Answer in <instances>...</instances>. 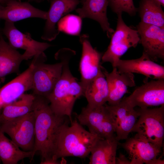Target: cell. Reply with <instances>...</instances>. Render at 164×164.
Returning <instances> with one entry per match:
<instances>
[{"mask_svg": "<svg viewBox=\"0 0 164 164\" xmlns=\"http://www.w3.org/2000/svg\"><path fill=\"white\" fill-rule=\"evenodd\" d=\"M34 95L32 111L35 117V142L32 159L39 152L42 161L53 155L59 129L68 120L67 117L58 116L53 112L46 97Z\"/></svg>", "mask_w": 164, "mask_h": 164, "instance_id": "6da1fadb", "label": "cell"}, {"mask_svg": "<svg viewBox=\"0 0 164 164\" xmlns=\"http://www.w3.org/2000/svg\"><path fill=\"white\" fill-rule=\"evenodd\" d=\"M75 54L73 50L64 49L55 54V59L63 63L62 72L53 90L46 98L52 111L56 115L66 116L71 122L72 113L74 103L77 99L84 96L83 89L77 79L71 73L69 63Z\"/></svg>", "mask_w": 164, "mask_h": 164, "instance_id": "7a4b0ae2", "label": "cell"}, {"mask_svg": "<svg viewBox=\"0 0 164 164\" xmlns=\"http://www.w3.org/2000/svg\"><path fill=\"white\" fill-rule=\"evenodd\" d=\"M68 121L59 129L53 156L57 159L67 156L85 158L100 137L85 130L76 120L73 121L70 126Z\"/></svg>", "mask_w": 164, "mask_h": 164, "instance_id": "3957f363", "label": "cell"}, {"mask_svg": "<svg viewBox=\"0 0 164 164\" xmlns=\"http://www.w3.org/2000/svg\"><path fill=\"white\" fill-rule=\"evenodd\" d=\"M139 117L132 132L135 137L149 142L160 149L164 137V105L153 108H140Z\"/></svg>", "mask_w": 164, "mask_h": 164, "instance_id": "277c9868", "label": "cell"}, {"mask_svg": "<svg viewBox=\"0 0 164 164\" xmlns=\"http://www.w3.org/2000/svg\"><path fill=\"white\" fill-rule=\"evenodd\" d=\"M122 13L117 14L116 29L111 35L110 43L103 54V63H111L113 68L116 67L118 61L131 47H135L140 43V38L137 29L128 26L124 21Z\"/></svg>", "mask_w": 164, "mask_h": 164, "instance_id": "5b68a950", "label": "cell"}, {"mask_svg": "<svg viewBox=\"0 0 164 164\" xmlns=\"http://www.w3.org/2000/svg\"><path fill=\"white\" fill-rule=\"evenodd\" d=\"M47 57L44 53L33 57L31 62L33 66L32 71V87L34 95L46 98L53 90L62 72V62L53 64L45 63Z\"/></svg>", "mask_w": 164, "mask_h": 164, "instance_id": "8992f818", "label": "cell"}, {"mask_svg": "<svg viewBox=\"0 0 164 164\" xmlns=\"http://www.w3.org/2000/svg\"><path fill=\"white\" fill-rule=\"evenodd\" d=\"M35 117L32 111L0 124V131L8 135L20 148L32 151L35 142Z\"/></svg>", "mask_w": 164, "mask_h": 164, "instance_id": "52a82bcc", "label": "cell"}, {"mask_svg": "<svg viewBox=\"0 0 164 164\" xmlns=\"http://www.w3.org/2000/svg\"><path fill=\"white\" fill-rule=\"evenodd\" d=\"M76 117L81 125L87 126L89 132L99 137L110 138L115 137L113 121L105 104L96 108L87 106L83 108Z\"/></svg>", "mask_w": 164, "mask_h": 164, "instance_id": "ba28073f", "label": "cell"}, {"mask_svg": "<svg viewBox=\"0 0 164 164\" xmlns=\"http://www.w3.org/2000/svg\"><path fill=\"white\" fill-rule=\"evenodd\" d=\"M123 101L132 107L140 108L164 105V79L145 82Z\"/></svg>", "mask_w": 164, "mask_h": 164, "instance_id": "9c48e42d", "label": "cell"}, {"mask_svg": "<svg viewBox=\"0 0 164 164\" xmlns=\"http://www.w3.org/2000/svg\"><path fill=\"white\" fill-rule=\"evenodd\" d=\"M2 32L12 47L16 50L20 49L25 50L23 54L26 60L44 53L53 46L47 43L35 40L29 32H21L15 26L14 22L5 21Z\"/></svg>", "mask_w": 164, "mask_h": 164, "instance_id": "30bf717a", "label": "cell"}, {"mask_svg": "<svg viewBox=\"0 0 164 164\" xmlns=\"http://www.w3.org/2000/svg\"><path fill=\"white\" fill-rule=\"evenodd\" d=\"M80 41L82 46L79 64L81 75L80 83L84 92L88 84L101 70L100 61L103 54L92 47L89 40V36L87 34L80 36Z\"/></svg>", "mask_w": 164, "mask_h": 164, "instance_id": "8fae6325", "label": "cell"}, {"mask_svg": "<svg viewBox=\"0 0 164 164\" xmlns=\"http://www.w3.org/2000/svg\"><path fill=\"white\" fill-rule=\"evenodd\" d=\"M143 53L152 61L164 59V27L141 22L136 26Z\"/></svg>", "mask_w": 164, "mask_h": 164, "instance_id": "7c38bea8", "label": "cell"}, {"mask_svg": "<svg viewBox=\"0 0 164 164\" xmlns=\"http://www.w3.org/2000/svg\"><path fill=\"white\" fill-rule=\"evenodd\" d=\"M129 157L131 164H164V160L157 157L161 151L153 144L136 138H128L120 144Z\"/></svg>", "mask_w": 164, "mask_h": 164, "instance_id": "4fadbf2b", "label": "cell"}, {"mask_svg": "<svg viewBox=\"0 0 164 164\" xmlns=\"http://www.w3.org/2000/svg\"><path fill=\"white\" fill-rule=\"evenodd\" d=\"M105 105L110 113L118 142L126 140L136 123L140 113L122 100L114 106Z\"/></svg>", "mask_w": 164, "mask_h": 164, "instance_id": "5bb4252c", "label": "cell"}, {"mask_svg": "<svg viewBox=\"0 0 164 164\" xmlns=\"http://www.w3.org/2000/svg\"><path fill=\"white\" fill-rule=\"evenodd\" d=\"M50 6L41 39L51 41L60 32L57 27L58 22L63 16L77 9L80 0H50Z\"/></svg>", "mask_w": 164, "mask_h": 164, "instance_id": "9a60e30c", "label": "cell"}, {"mask_svg": "<svg viewBox=\"0 0 164 164\" xmlns=\"http://www.w3.org/2000/svg\"><path fill=\"white\" fill-rule=\"evenodd\" d=\"M116 68L120 73L141 74L153 79H164V67L152 60L145 54L135 59L122 60L118 62Z\"/></svg>", "mask_w": 164, "mask_h": 164, "instance_id": "2e32d148", "label": "cell"}, {"mask_svg": "<svg viewBox=\"0 0 164 164\" xmlns=\"http://www.w3.org/2000/svg\"><path fill=\"white\" fill-rule=\"evenodd\" d=\"M101 68L108 86V105H116L120 102L127 92L128 87L135 86L134 76L131 73H120L116 67L113 68L112 71L110 73L102 66Z\"/></svg>", "mask_w": 164, "mask_h": 164, "instance_id": "e0dca14e", "label": "cell"}, {"mask_svg": "<svg viewBox=\"0 0 164 164\" xmlns=\"http://www.w3.org/2000/svg\"><path fill=\"white\" fill-rule=\"evenodd\" d=\"M33 66L31 63L27 69L0 88V109L32 90Z\"/></svg>", "mask_w": 164, "mask_h": 164, "instance_id": "ac0fdd59", "label": "cell"}, {"mask_svg": "<svg viewBox=\"0 0 164 164\" xmlns=\"http://www.w3.org/2000/svg\"><path fill=\"white\" fill-rule=\"evenodd\" d=\"M1 19L14 22L25 19L36 18L46 20L47 12L36 8L29 2L10 0L4 6L0 13Z\"/></svg>", "mask_w": 164, "mask_h": 164, "instance_id": "d6986e66", "label": "cell"}, {"mask_svg": "<svg viewBox=\"0 0 164 164\" xmlns=\"http://www.w3.org/2000/svg\"><path fill=\"white\" fill-rule=\"evenodd\" d=\"M82 6L75 9L82 19L87 18L97 22L108 38L114 31L111 28L107 16L108 0H85Z\"/></svg>", "mask_w": 164, "mask_h": 164, "instance_id": "ffe728a7", "label": "cell"}, {"mask_svg": "<svg viewBox=\"0 0 164 164\" xmlns=\"http://www.w3.org/2000/svg\"><path fill=\"white\" fill-rule=\"evenodd\" d=\"M26 60L23 54L12 47L1 36L0 37V80L13 73H19L22 62Z\"/></svg>", "mask_w": 164, "mask_h": 164, "instance_id": "44dd1931", "label": "cell"}, {"mask_svg": "<svg viewBox=\"0 0 164 164\" xmlns=\"http://www.w3.org/2000/svg\"><path fill=\"white\" fill-rule=\"evenodd\" d=\"M118 141L115 137L99 138L90 152V164H115Z\"/></svg>", "mask_w": 164, "mask_h": 164, "instance_id": "7402d4cb", "label": "cell"}, {"mask_svg": "<svg viewBox=\"0 0 164 164\" xmlns=\"http://www.w3.org/2000/svg\"><path fill=\"white\" fill-rule=\"evenodd\" d=\"M108 95L107 82L101 70L88 84L84 90V96L87 101V106L96 108L104 105L107 102Z\"/></svg>", "mask_w": 164, "mask_h": 164, "instance_id": "603a6c76", "label": "cell"}, {"mask_svg": "<svg viewBox=\"0 0 164 164\" xmlns=\"http://www.w3.org/2000/svg\"><path fill=\"white\" fill-rule=\"evenodd\" d=\"M34 98L32 94L24 93L16 100L4 106L0 113V124L32 111Z\"/></svg>", "mask_w": 164, "mask_h": 164, "instance_id": "cb8c5ba5", "label": "cell"}, {"mask_svg": "<svg viewBox=\"0 0 164 164\" xmlns=\"http://www.w3.org/2000/svg\"><path fill=\"white\" fill-rule=\"evenodd\" d=\"M32 151L21 150L0 131V159L4 164H17L26 158L32 159Z\"/></svg>", "mask_w": 164, "mask_h": 164, "instance_id": "d4e9b609", "label": "cell"}, {"mask_svg": "<svg viewBox=\"0 0 164 164\" xmlns=\"http://www.w3.org/2000/svg\"><path fill=\"white\" fill-rule=\"evenodd\" d=\"M137 12L141 22L164 27V12L153 0H141Z\"/></svg>", "mask_w": 164, "mask_h": 164, "instance_id": "484cf974", "label": "cell"}, {"mask_svg": "<svg viewBox=\"0 0 164 164\" xmlns=\"http://www.w3.org/2000/svg\"><path fill=\"white\" fill-rule=\"evenodd\" d=\"M82 19L79 16L67 14L62 17L58 22V31L73 36L80 35L82 24Z\"/></svg>", "mask_w": 164, "mask_h": 164, "instance_id": "4316f807", "label": "cell"}, {"mask_svg": "<svg viewBox=\"0 0 164 164\" xmlns=\"http://www.w3.org/2000/svg\"><path fill=\"white\" fill-rule=\"evenodd\" d=\"M108 6L117 14L126 12L130 16L135 15L137 8L135 6L133 0H108Z\"/></svg>", "mask_w": 164, "mask_h": 164, "instance_id": "83f0119b", "label": "cell"}, {"mask_svg": "<svg viewBox=\"0 0 164 164\" xmlns=\"http://www.w3.org/2000/svg\"><path fill=\"white\" fill-rule=\"evenodd\" d=\"M115 164H131L129 160L125 156L121 153H120L118 157H116Z\"/></svg>", "mask_w": 164, "mask_h": 164, "instance_id": "f1b7e54d", "label": "cell"}, {"mask_svg": "<svg viewBox=\"0 0 164 164\" xmlns=\"http://www.w3.org/2000/svg\"><path fill=\"white\" fill-rule=\"evenodd\" d=\"M41 164H57L60 163L57 161L55 157L53 156L52 158L41 161L40 162Z\"/></svg>", "mask_w": 164, "mask_h": 164, "instance_id": "f546056e", "label": "cell"}, {"mask_svg": "<svg viewBox=\"0 0 164 164\" xmlns=\"http://www.w3.org/2000/svg\"><path fill=\"white\" fill-rule=\"evenodd\" d=\"M155 2H156L157 4L162 6L163 7L164 6V0H153Z\"/></svg>", "mask_w": 164, "mask_h": 164, "instance_id": "4dcf8cb0", "label": "cell"}, {"mask_svg": "<svg viewBox=\"0 0 164 164\" xmlns=\"http://www.w3.org/2000/svg\"><path fill=\"white\" fill-rule=\"evenodd\" d=\"M10 0H0V4L5 6Z\"/></svg>", "mask_w": 164, "mask_h": 164, "instance_id": "1f68e13d", "label": "cell"}, {"mask_svg": "<svg viewBox=\"0 0 164 164\" xmlns=\"http://www.w3.org/2000/svg\"><path fill=\"white\" fill-rule=\"evenodd\" d=\"M43 0H28V2H40Z\"/></svg>", "mask_w": 164, "mask_h": 164, "instance_id": "d6a6232c", "label": "cell"}, {"mask_svg": "<svg viewBox=\"0 0 164 164\" xmlns=\"http://www.w3.org/2000/svg\"><path fill=\"white\" fill-rule=\"evenodd\" d=\"M4 6L2 5L1 4H0V19H1V17H0V13H1V11L2 9L3 8V6ZM2 36V35H1V31L0 30V37H1V36Z\"/></svg>", "mask_w": 164, "mask_h": 164, "instance_id": "836d02e7", "label": "cell"}, {"mask_svg": "<svg viewBox=\"0 0 164 164\" xmlns=\"http://www.w3.org/2000/svg\"><path fill=\"white\" fill-rule=\"evenodd\" d=\"M80 2L82 4V3L84 2L85 0H80Z\"/></svg>", "mask_w": 164, "mask_h": 164, "instance_id": "e575fe53", "label": "cell"}, {"mask_svg": "<svg viewBox=\"0 0 164 164\" xmlns=\"http://www.w3.org/2000/svg\"><path fill=\"white\" fill-rule=\"evenodd\" d=\"M1 109H0V112H1Z\"/></svg>", "mask_w": 164, "mask_h": 164, "instance_id": "d590c367", "label": "cell"}, {"mask_svg": "<svg viewBox=\"0 0 164 164\" xmlns=\"http://www.w3.org/2000/svg\"><path fill=\"white\" fill-rule=\"evenodd\" d=\"M1 82H2V81L0 80V84H1Z\"/></svg>", "mask_w": 164, "mask_h": 164, "instance_id": "8d00e7d4", "label": "cell"}, {"mask_svg": "<svg viewBox=\"0 0 164 164\" xmlns=\"http://www.w3.org/2000/svg\"><path fill=\"white\" fill-rule=\"evenodd\" d=\"M0 161H1V160H0Z\"/></svg>", "mask_w": 164, "mask_h": 164, "instance_id": "74e56055", "label": "cell"}]
</instances>
